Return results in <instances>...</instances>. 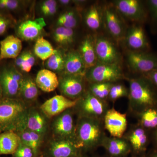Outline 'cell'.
Returning <instances> with one entry per match:
<instances>
[{"instance_id": "cell-1", "label": "cell", "mask_w": 157, "mask_h": 157, "mask_svg": "<svg viewBox=\"0 0 157 157\" xmlns=\"http://www.w3.org/2000/svg\"><path fill=\"white\" fill-rule=\"evenodd\" d=\"M129 105L137 115L146 109L157 107V88L143 75L128 78Z\"/></svg>"}, {"instance_id": "cell-2", "label": "cell", "mask_w": 157, "mask_h": 157, "mask_svg": "<svg viewBox=\"0 0 157 157\" xmlns=\"http://www.w3.org/2000/svg\"><path fill=\"white\" fill-rule=\"evenodd\" d=\"M29 106L20 98H3L0 101V133L17 132L26 128Z\"/></svg>"}, {"instance_id": "cell-3", "label": "cell", "mask_w": 157, "mask_h": 157, "mask_svg": "<svg viewBox=\"0 0 157 157\" xmlns=\"http://www.w3.org/2000/svg\"><path fill=\"white\" fill-rule=\"evenodd\" d=\"M103 120L78 117L76 127V141L80 150H89L101 145L104 137Z\"/></svg>"}, {"instance_id": "cell-4", "label": "cell", "mask_w": 157, "mask_h": 157, "mask_svg": "<svg viewBox=\"0 0 157 157\" xmlns=\"http://www.w3.org/2000/svg\"><path fill=\"white\" fill-rule=\"evenodd\" d=\"M78 117L92 118L103 120L108 109L106 101L101 100L93 95L88 90L77 99L73 108Z\"/></svg>"}, {"instance_id": "cell-5", "label": "cell", "mask_w": 157, "mask_h": 157, "mask_svg": "<svg viewBox=\"0 0 157 157\" xmlns=\"http://www.w3.org/2000/svg\"><path fill=\"white\" fill-rule=\"evenodd\" d=\"M85 78L90 83H114L125 77L121 64H104L98 62L86 71Z\"/></svg>"}, {"instance_id": "cell-6", "label": "cell", "mask_w": 157, "mask_h": 157, "mask_svg": "<svg viewBox=\"0 0 157 157\" xmlns=\"http://www.w3.org/2000/svg\"><path fill=\"white\" fill-rule=\"evenodd\" d=\"M74 113L73 108H71L53 117L50 126L52 137L67 139L76 142Z\"/></svg>"}, {"instance_id": "cell-7", "label": "cell", "mask_w": 157, "mask_h": 157, "mask_svg": "<svg viewBox=\"0 0 157 157\" xmlns=\"http://www.w3.org/2000/svg\"><path fill=\"white\" fill-rule=\"evenodd\" d=\"M112 5L121 16L129 20L142 25L148 19L146 5L138 0H117Z\"/></svg>"}, {"instance_id": "cell-8", "label": "cell", "mask_w": 157, "mask_h": 157, "mask_svg": "<svg viewBox=\"0 0 157 157\" xmlns=\"http://www.w3.org/2000/svg\"><path fill=\"white\" fill-rule=\"evenodd\" d=\"M103 10V23L109 35L115 41H123L127 31L122 17L112 4L104 5Z\"/></svg>"}, {"instance_id": "cell-9", "label": "cell", "mask_w": 157, "mask_h": 157, "mask_svg": "<svg viewBox=\"0 0 157 157\" xmlns=\"http://www.w3.org/2000/svg\"><path fill=\"white\" fill-rule=\"evenodd\" d=\"M126 60L130 70L140 75L157 69V55L149 52L128 50Z\"/></svg>"}, {"instance_id": "cell-10", "label": "cell", "mask_w": 157, "mask_h": 157, "mask_svg": "<svg viewBox=\"0 0 157 157\" xmlns=\"http://www.w3.org/2000/svg\"><path fill=\"white\" fill-rule=\"evenodd\" d=\"M24 76L13 65L0 70V83L3 98H19L20 89Z\"/></svg>"}, {"instance_id": "cell-11", "label": "cell", "mask_w": 157, "mask_h": 157, "mask_svg": "<svg viewBox=\"0 0 157 157\" xmlns=\"http://www.w3.org/2000/svg\"><path fill=\"white\" fill-rule=\"evenodd\" d=\"M80 149L75 141L52 137L42 149L43 157H77Z\"/></svg>"}, {"instance_id": "cell-12", "label": "cell", "mask_w": 157, "mask_h": 157, "mask_svg": "<svg viewBox=\"0 0 157 157\" xmlns=\"http://www.w3.org/2000/svg\"><path fill=\"white\" fill-rule=\"evenodd\" d=\"M85 76L62 73L59 78L58 88L62 95L72 100L82 96L85 89Z\"/></svg>"}, {"instance_id": "cell-13", "label": "cell", "mask_w": 157, "mask_h": 157, "mask_svg": "<svg viewBox=\"0 0 157 157\" xmlns=\"http://www.w3.org/2000/svg\"><path fill=\"white\" fill-rule=\"evenodd\" d=\"M95 39V47L98 62L104 64H121V56L111 40L104 36Z\"/></svg>"}, {"instance_id": "cell-14", "label": "cell", "mask_w": 157, "mask_h": 157, "mask_svg": "<svg viewBox=\"0 0 157 157\" xmlns=\"http://www.w3.org/2000/svg\"><path fill=\"white\" fill-rule=\"evenodd\" d=\"M104 128L111 137L121 138L126 131L128 121L127 115L114 108L109 109L104 117Z\"/></svg>"}, {"instance_id": "cell-15", "label": "cell", "mask_w": 157, "mask_h": 157, "mask_svg": "<svg viewBox=\"0 0 157 157\" xmlns=\"http://www.w3.org/2000/svg\"><path fill=\"white\" fill-rule=\"evenodd\" d=\"M124 40L129 50L149 52L150 45L141 24H135L128 29Z\"/></svg>"}, {"instance_id": "cell-16", "label": "cell", "mask_w": 157, "mask_h": 157, "mask_svg": "<svg viewBox=\"0 0 157 157\" xmlns=\"http://www.w3.org/2000/svg\"><path fill=\"white\" fill-rule=\"evenodd\" d=\"M77 100H72L62 95H56L48 99L40 107L49 119L55 117L67 109L76 106Z\"/></svg>"}, {"instance_id": "cell-17", "label": "cell", "mask_w": 157, "mask_h": 157, "mask_svg": "<svg viewBox=\"0 0 157 157\" xmlns=\"http://www.w3.org/2000/svg\"><path fill=\"white\" fill-rule=\"evenodd\" d=\"M48 118L40 107H29L27 115L26 128L45 137L49 128Z\"/></svg>"}, {"instance_id": "cell-18", "label": "cell", "mask_w": 157, "mask_h": 157, "mask_svg": "<svg viewBox=\"0 0 157 157\" xmlns=\"http://www.w3.org/2000/svg\"><path fill=\"white\" fill-rule=\"evenodd\" d=\"M46 25L44 18L29 20L20 24L16 29L18 38L25 41H33L38 39L44 28Z\"/></svg>"}, {"instance_id": "cell-19", "label": "cell", "mask_w": 157, "mask_h": 157, "mask_svg": "<svg viewBox=\"0 0 157 157\" xmlns=\"http://www.w3.org/2000/svg\"><path fill=\"white\" fill-rule=\"evenodd\" d=\"M125 139L135 151L143 152L150 143V133L138 124L131 129Z\"/></svg>"}, {"instance_id": "cell-20", "label": "cell", "mask_w": 157, "mask_h": 157, "mask_svg": "<svg viewBox=\"0 0 157 157\" xmlns=\"http://www.w3.org/2000/svg\"><path fill=\"white\" fill-rule=\"evenodd\" d=\"M87 69L78 50L71 49L65 53L64 70L63 73L85 76Z\"/></svg>"}, {"instance_id": "cell-21", "label": "cell", "mask_w": 157, "mask_h": 157, "mask_svg": "<svg viewBox=\"0 0 157 157\" xmlns=\"http://www.w3.org/2000/svg\"><path fill=\"white\" fill-rule=\"evenodd\" d=\"M22 42L18 37L10 35L0 42V60L17 58L21 53Z\"/></svg>"}, {"instance_id": "cell-22", "label": "cell", "mask_w": 157, "mask_h": 157, "mask_svg": "<svg viewBox=\"0 0 157 157\" xmlns=\"http://www.w3.org/2000/svg\"><path fill=\"white\" fill-rule=\"evenodd\" d=\"M78 51L83 59L87 70L98 63L94 38L90 35H87L85 37L80 43Z\"/></svg>"}, {"instance_id": "cell-23", "label": "cell", "mask_w": 157, "mask_h": 157, "mask_svg": "<svg viewBox=\"0 0 157 157\" xmlns=\"http://www.w3.org/2000/svg\"><path fill=\"white\" fill-rule=\"evenodd\" d=\"M35 82L38 88L45 92L53 91L59 86V78L56 73L47 69L38 72Z\"/></svg>"}, {"instance_id": "cell-24", "label": "cell", "mask_w": 157, "mask_h": 157, "mask_svg": "<svg viewBox=\"0 0 157 157\" xmlns=\"http://www.w3.org/2000/svg\"><path fill=\"white\" fill-rule=\"evenodd\" d=\"M16 133L19 136L21 143L30 147L37 157H41L44 137L26 128Z\"/></svg>"}, {"instance_id": "cell-25", "label": "cell", "mask_w": 157, "mask_h": 157, "mask_svg": "<svg viewBox=\"0 0 157 157\" xmlns=\"http://www.w3.org/2000/svg\"><path fill=\"white\" fill-rule=\"evenodd\" d=\"M101 146L104 147L113 156H120L125 154L131 149V146L125 138L114 137H104Z\"/></svg>"}, {"instance_id": "cell-26", "label": "cell", "mask_w": 157, "mask_h": 157, "mask_svg": "<svg viewBox=\"0 0 157 157\" xmlns=\"http://www.w3.org/2000/svg\"><path fill=\"white\" fill-rule=\"evenodd\" d=\"M20 142V138L16 132L8 131L0 133V155H13Z\"/></svg>"}, {"instance_id": "cell-27", "label": "cell", "mask_w": 157, "mask_h": 157, "mask_svg": "<svg viewBox=\"0 0 157 157\" xmlns=\"http://www.w3.org/2000/svg\"><path fill=\"white\" fill-rule=\"evenodd\" d=\"M39 89L33 78L24 76L20 89L19 98L29 105L38 98Z\"/></svg>"}, {"instance_id": "cell-28", "label": "cell", "mask_w": 157, "mask_h": 157, "mask_svg": "<svg viewBox=\"0 0 157 157\" xmlns=\"http://www.w3.org/2000/svg\"><path fill=\"white\" fill-rule=\"evenodd\" d=\"M85 19L86 26L90 29L99 30L104 25L102 7L97 3L92 5L86 11Z\"/></svg>"}, {"instance_id": "cell-29", "label": "cell", "mask_w": 157, "mask_h": 157, "mask_svg": "<svg viewBox=\"0 0 157 157\" xmlns=\"http://www.w3.org/2000/svg\"><path fill=\"white\" fill-rule=\"evenodd\" d=\"M137 116L138 124L148 132L157 128V107L146 109Z\"/></svg>"}, {"instance_id": "cell-30", "label": "cell", "mask_w": 157, "mask_h": 157, "mask_svg": "<svg viewBox=\"0 0 157 157\" xmlns=\"http://www.w3.org/2000/svg\"><path fill=\"white\" fill-rule=\"evenodd\" d=\"M50 42L43 37H39L34 46V52L39 58L46 60L56 51Z\"/></svg>"}, {"instance_id": "cell-31", "label": "cell", "mask_w": 157, "mask_h": 157, "mask_svg": "<svg viewBox=\"0 0 157 157\" xmlns=\"http://www.w3.org/2000/svg\"><path fill=\"white\" fill-rule=\"evenodd\" d=\"M55 41L63 46H68L72 44L75 39V33L73 29L58 26L53 33Z\"/></svg>"}, {"instance_id": "cell-32", "label": "cell", "mask_w": 157, "mask_h": 157, "mask_svg": "<svg viewBox=\"0 0 157 157\" xmlns=\"http://www.w3.org/2000/svg\"><path fill=\"white\" fill-rule=\"evenodd\" d=\"M65 53L60 50H56L54 53L47 59L45 67L52 72L63 73L64 70Z\"/></svg>"}, {"instance_id": "cell-33", "label": "cell", "mask_w": 157, "mask_h": 157, "mask_svg": "<svg viewBox=\"0 0 157 157\" xmlns=\"http://www.w3.org/2000/svg\"><path fill=\"white\" fill-rule=\"evenodd\" d=\"M78 14L76 11L70 10L60 15L57 21V25L58 26L73 29L78 25Z\"/></svg>"}, {"instance_id": "cell-34", "label": "cell", "mask_w": 157, "mask_h": 157, "mask_svg": "<svg viewBox=\"0 0 157 157\" xmlns=\"http://www.w3.org/2000/svg\"><path fill=\"white\" fill-rule=\"evenodd\" d=\"M110 82L90 83L88 90L93 95L101 100L106 101L108 98L113 84Z\"/></svg>"}, {"instance_id": "cell-35", "label": "cell", "mask_w": 157, "mask_h": 157, "mask_svg": "<svg viewBox=\"0 0 157 157\" xmlns=\"http://www.w3.org/2000/svg\"><path fill=\"white\" fill-rule=\"evenodd\" d=\"M128 90L121 84L113 83L109 91L108 98L111 101H115L123 97H128Z\"/></svg>"}, {"instance_id": "cell-36", "label": "cell", "mask_w": 157, "mask_h": 157, "mask_svg": "<svg viewBox=\"0 0 157 157\" xmlns=\"http://www.w3.org/2000/svg\"><path fill=\"white\" fill-rule=\"evenodd\" d=\"M150 18L152 30L157 32V0H149L145 2Z\"/></svg>"}, {"instance_id": "cell-37", "label": "cell", "mask_w": 157, "mask_h": 157, "mask_svg": "<svg viewBox=\"0 0 157 157\" xmlns=\"http://www.w3.org/2000/svg\"><path fill=\"white\" fill-rule=\"evenodd\" d=\"M40 9L41 13L44 16H53L57 11V3L54 0H46L41 4Z\"/></svg>"}, {"instance_id": "cell-38", "label": "cell", "mask_w": 157, "mask_h": 157, "mask_svg": "<svg viewBox=\"0 0 157 157\" xmlns=\"http://www.w3.org/2000/svg\"><path fill=\"white\" fill-rule=\"evenodd\" d=\"M11 157H38L33 151L21 142L15 152L11 155Z\"/></svg>"}, {"instance_id": "cell-39", "label": "cell", "mask_w": 157, "mask_h": 157, "mask_svg": "<svg viewBox=\"0 0 157 157\" xmlns=\"http://www.w3.org/2000/svg\"><path fill=\"white\" fill-rule=\"evenodd\" d=\"M21 2L17 0H0V10L15 11L21 6Z\"/></svg>"}, {"instance_id": "cell-40", "label": "cell", "mask_w": 157, "mask_h": 157, "mask_svg": "<svg viewBox=\"0 0 157 157\" xmlns=\"http://www.w3.org/2000/svg\"><path fill=\"white\" fill-rule=\"evenodd\" d=\"M11 24V21L9 18L0 14V35L5 34Z\"/></svg>"}, {"instance_id": "cell-41", "label": "cell", "mask_w": 157, "mask_h": 157, "mask_svg": "<svg viewBox=\"0 0 157 157\" xmlns=\"http://www.w3.org/2000/svg\"><path fill=\"white\" fill-rule=\"evenodd\" d=\"M143 75L148 78L157 88V69L144 75Z\"/></svg>"}, {"instance_id": "cell-42", "label": "cell", "mask_w": 157, "mask_h": 157, "mask_svg": "<svg viewBox=\"0 0 157 157\" xmlns=\"http://www.w3.org/2000/svg\"><path fill=\"white\" fill-rule=\"evenodd\" d=\"M151 142L153 144L155 149H157V128L150 132Z\"/></svg>"}, {"instance_id": "cell-43", "label": "cell", "mask_w": 157, "mask_h": 157, "mask_svg": "<svg viewBox=\"0 0 157 157\" xmlns=\"http://www.w3.org/2000/svg\"><path fill=\"white\" fill-rule=\"evenodd\" d=\"M59 2L60 3L62 6H67L70 5L72 2L70 0H60L59 1Z\"/></svg>"}, {"instance_id": "cell-44", "label": "cell", "mask_w": 157, "mask_h": 157, "mask_svg": "<svg viewBox=\"0 0 157 157\" xmlns=\"http://www.w3.org/2000/svg\"><path fill=\"white\" fill-rule=\"evenodd\" d=\"M150 157H157V149H155L154 151L151 155Z\"/></svg>"}, {"instance_id": "cell-45", "label": "cell", "mask_w": 157, "mask_h": 157, "mask_svg": "<svg viewBox=\"0 0 157 157\" xmlns=\"http://www.w3.org/2000/svg\"><path fill=\"white\" fill-rule=\"evenodd\" d=\"M3 98V95L2 90V86H1V83H0V101Z\"/></svg>"}, {"instance_id": "cell-46", "label": "cell", "mask_w": 157, "mask_h": 157, "mask_svg": "<svg viewBox=\"0 0 157 157\" xmlns=\"http://www.w3.org/2000/svg\"><path fill=\"white\" fill-rule=\"evenodd\" d=\"M80 157V155H79V156H78V157Z\"/></svg>"}, {"instance_id": "cell-47", "label": "cell", "mask_w": 157, "mask_h": 157, "mask_svg": "<svg viewBox=\"0 0 157 157\" xmlns=\"http://www.w3.org/2000/svg\"><path fill=\"white\" fill-rule=\"evenodd\" d=\"M42 157V156H41V157Z\"/></svg>"}]
</instances>
